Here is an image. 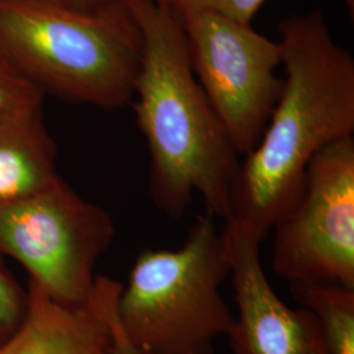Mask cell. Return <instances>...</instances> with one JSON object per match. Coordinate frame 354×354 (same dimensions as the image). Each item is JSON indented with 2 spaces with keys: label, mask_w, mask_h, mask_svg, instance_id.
I'll use <instances>...</instances> for the list:
<instances>
[{
  "label": "cell",
  "mask_w": 354,
  "mask_h": 354,
  "mask_svg": "<svg viewBox=\"0 0 354 354\" xmlns=\"http://www.w3.org/2000/svg\"><path fill=\"white\" fill-rule=\"evenodd\" d=\"M66 1H71V3L87 6V7H97V6H104V4L113 3V1H117V0H66Z\"/></svg>",
  "instance_id": "16"
},
{
  "label": "cell",
  "mask_w": 354,
  "mask_h": 354,
  "mask_svg": "<svg viewBox=\"0 0 354 354\" xmlns=\"http://www.w3.org/2000/svg\"><path fill=\"white\" fill-rule=\"evenodd\" d=\"M42 100L0 113V207L28 198L61 177Z\"/></svg>",
  "instance_id": "10"
},
{
  "label": "cell",
  "mask_w": 354,
  "mask_h": 354,
  "mask_svg": "<svg viewBox=\"0 0 354 354\" xmlns=\"http://www.w3.org/2000/svg\"><path fill=\"white\" fill-rule=\"evenodd\" d=\"M266 0H171L178 13L213 12L234 21L251 24ZM353 15L354 0H344Z\"/></svg>",
  "instance_id": "13"
},
{
  "label": "cell",
  "mask_w": 354,
  "mask_h": 354,
  "mask_svg": "<svg viewBox=\"0 0 354 354\" xmlns=\"http://www.w3.org/2000/svg\"><path fill=\"white\" fill-rule=\"evenodd\" d=\"M117 297L109 308V320H111V328H112V354H146L129 342L127 336L124 335V332L120 328L117 317H115Z\"/></svg>",
  "instance_id": "15"
},
{
  "label": "cell",
  "mask_w": 354,
  "mask_h": 354,
  "mask_svg": "<svg viewBox=\"0 0 354 354\" xmlns=\"http://www.w3.org/2000/svg\"><path fill=\"white\" fill-rule=\"evenodd\" d=\"M127 3L143 37L131 104L150 158L152 203L180 219L200 194L206 213L226 221L241 162L192 70L181 16L153 0Z\"/></svg>",
  "instance_id": "2"
},
{
  "label": "cell",
  "mask_w": 354,
  "mask_h": 354,
  "mask_svg": "<svg viewBox=\"0 0 354 354\" xmlns=\"http://www.w3.org/2000/svg\"><path fill=\"white\" fill-rule=\"evenodd\" d=\"M197 216L176 250L145 248L115 301L127 340L146 354H214L235 314L221 294L230 276L222 231Z\"/></svg>",
  "instance_id": "4"
},
{
  "label": "cell",
  "mask_w": 354,
  "mask_h": 354,
  "mask_svg": "<svg viewBox=\"0 0 354 354\" xmlns=\"http://www.w3.org/2000/svg\"><path fill=\"white\" fill-rule=\"evenodd\" d=\"M190 66L238 156L252 151L279 100L282 48L253 29L213 12L178 13Z\"/></svg>",
  "instance_id": "6"
},
{
  "label": "cell",
  "mask_w": 354,
  "mask_h": 354,
  "mask_svg": "<svg viewBox=\"0 0 354 354\" xmlns=\"http://www.w3.org/2000/svg\"><path fill=\"white\" fill-rule=\"evenodd\" d=\"M279 30L282 91L231 193L230 218L260 243L297 200L311 159L354 137L353 54L317 10L285 17Z\"/></svg>",
  "instance_id": "1"
},
{
  "label": "cell",
  "mask_w": 354,
  "mask_h": 354,
  "mask_svg": "<svg viewBox=\"0 0 354 354\" xmlns=\"http://www.w3.org/2000/svg\"><path fill=\"white\" fill-rule=\"evenodd\" d=\"M289 289L317 317L330 354H354V289L327 283H289Z\"/></svg>",
  "instance_id": "11"
},
{
  "label": "cell",
  "mask_w": 354,
  "mask_h": 354,
  "mask_svg": "<svg viewBox=\"0 0 354 354\" xmlns=\"http://www.w3.org/2000/svg\"><path fill=\"white\" fill-rule=\"evenodd\" d=\"M38 99H44V93L0 55V113Z\"/></svg>",
  "instance_id": "14"
},
{
  "label": "cell",
  "mask_w": 354,
  "mask_h": 354,
  "mask_svg": "<svg viewBox=\"0 0 354 354\" xmlns=\"http://www.w3.org/2000/svg\"><path fill=\"white\" fill-rule=\"evenodd\" d=\"M26 289V317L0 354H112L109 308L120 282L97 276L88 301L77 306L55 301L32 279Z\"/></svg>",
  "instance_id": "9"
},
{
  "label": "cell",
  "mask_w": 354,
  "mask_h": 354,
  "mask_svg": "<svg viewBox=\"0 0 354 354\" xmlns=\"http://www.w3.org/2000/svg\"><path fill=\"white\" fill-rule=\"evenodd\" d=\"M29 295L0 257V345L21 326L28 311Z\"/></svg>",
  "instance_id": "12"
},
{
  "label": "cell",
  "mask_w": 354,
  "mask_h": 354,
  "mask_svg": "<svg viewBox=\"0 0 354 354\" xmlns=\"http://www.w3.org/2000/svg\"><path fill=\"white\" fill-rule=\"evenodd\" d=\"M153 1L162 6H171V0H153Z\"/></svg>",
  "instance_id": "17"
},
{
  "label": "cell",
  "mask_w": 354,
  "mask_h": 354,
  "mask_svg": "<svg viewBox=\"0 0 354 354\" xmlns=\"http://www.w3.org/2000/svg\"><path fill=\"white\" fill-rule=\"evenodd\" d=\"M142 51L127 0H0V55L44 95L122 108L133 100Z\"/></svg>",
  "instance_id": "3"
},
{
  "label": "cell",
  "mask_w": 354,
  "mask_h": 354,
  "mask_svg": "<svg viewBox=\"0 0 354 354\" xmlns=\"http://www.w3.org/2000/svg\"><path fill=\"white\" fill-rule=\"evenodd\" d=\"M272 231L279 277L354 289V137L311 159L297 200Z\"/></svg>",
  "instance_id": "7"
},
{
  "label": "cell",
  "mask_w": 354,
  "mask_h": 354,
  "mask_svg": "<svg viewBox=\"0 0 354 354\" xmlns=\"http://www.w3.org/2000/svg\"><path fill=\"white\" fill-rule=\"evenodd\" d=\"M222 238L236 304L226 336L232 354H330L317 317L288 306L272 288L261 243L234 218L225 221Z\"/></svg>",
  "instance_id": "8"
},
{
  "label": "cell",
  "mask_w": 354,
  "mask_h": 354,
  "mask_svg": "<svg viewBox=\"0 0 354 354\" xmlns=\"http://www.w3.org/2000/svg\"><path fill=\"white\" fill-rule=\"evenodd\" d=\"M113 218L59 177L48 188L0 207V257L26 268L51 298L86 304L95 268L113 241Z\"/></svg>",
  "instance_id": "5"
}]
</instances>
